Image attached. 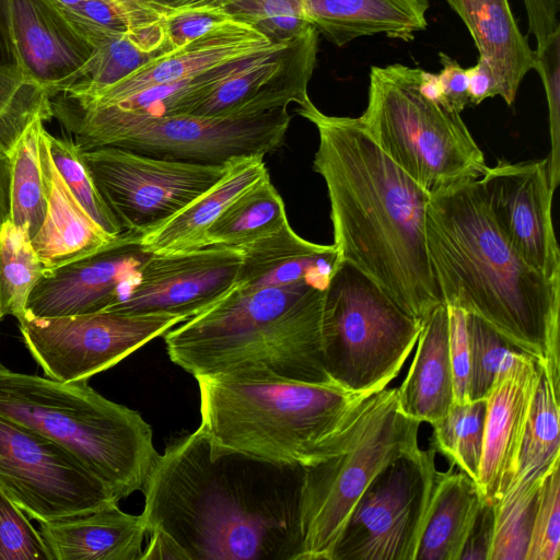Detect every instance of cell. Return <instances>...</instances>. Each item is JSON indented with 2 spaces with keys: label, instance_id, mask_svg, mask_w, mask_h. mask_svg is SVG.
I'll list each match as a JSON object with an SVG mask.
<instances>
[{
  "label": "cell",
  "instance_id": "obj_48",
  "mask_svg": "<svg viewBox=\"0 0 560 560\" xmlns=\"http://www.w3.org/2000/svg\"><path fill=\"white\" fill-rule=\"evenodd\" d=\"M527 20L528 33L536 38V48L541 47L560 26L558 14L560 0H523Z\"/></svg>",
  "mask_w": 560,
  "mask_h": 560
},
{
  "label": "cell",
  "instance_id": "obj_29",
  "mask_svg": "<svg viewBox=\"0 0 560 560\" xmlns=\"http://www.w3.org/2000/svg\"><path fill=\"white\" fill-rule=\"evenodd\" d=\"M453 468L439 471L416 560H459L485 501L477 483Z\"/></svg>",
  "mask_w": 560,
  "mask_h": 560
},
{
  "label": "cell",
  "instance_id": "obj_27",
  "mask_svg": "<svg viewBox=\"0 0 560 560\" xmlns=\"http://www.w3.org/2000/svg\"><path fill=\"white\" fill-rule=\"evenodd\" d=\"M416 346L408 373L397 387L398 405L406 416L432 425L454 402L445 303L435 307L423 322Z\"/></svg>",
  "mask_w": 560,
  "mask_h": 560
},
{
  "label": "cell",
  "instance_id": "obj_6",
  "mask_svg": "<svg viewBox=\"0 0 560 560\" xmlns=\"http://www.w3.org/2000/svg\"><path fill=\"white\" fill-rule=\"evenodd\" d=\"M0 417L72 453L119 502L142 490L159 457L150 424L88 382H60L0 363Z\"/></svg>",
  "mask_w": 560,
  "mask_h": 560
},
{
  "label": "cell",
  "instance_id": "obj_7",
  "mask_svg": "<svg viewBox=\"0 0 560 560\" xmlns=\"http://www.w3.org/2000/svg\"><path fill=\"white\" fill-rule=\"evenodd\" d=\"M51 117L81 151L116 147L152 158L223 165L273 153L284 141L287 107L245 117L147 115L80 104L65 93L49 98Z\"/></svg>",
  "mask_w": 560,
  "mask_h": 560
},
{
  "label": "cell",
  "instance_id": "obj_1",
  "mask_svg": "<svg viewBox=\"0 0 560 560\" xmlns=\"http://www.w3.org/2000/svg\"><path fill=\"white\" fill-rule=\"evenodd\" d=\"M302 477L300 466L218 448L199 427L159 455L140 516L186 560H299Z\"/></svg>",
  "mask_w": 560,
  "mask_h": 560
},
{
  "label": "cell",
  "instance_id": "obj_52",
  "mask_svg": "<svg viewBox=\"0 0 560 560\" xmlns=\"http://www.w3.org/2000/svg\"><path fill=\"white\" fill-rule=\"evenodd\" d=\"M149 542L140 560H186L183 552L176 547V545L164 534L153 530L148 533Z\"/></svg>",
  "mask_w": 560,
  "mask_h": 560
},
{
  "label": "cell",
  "instance_id": "obj_32",
  "mask_svg": "<svg viewBox=\"0 0 560 560\" xmlns=\"http://www.w3.org/2000/svg\"><path fill=\"white\" fill-rule=\"evenodd\" d=\"M73 21L93 48L88 62L86 78L72 85L81 90L95 91L113 85L152 59L171 52L150 49L129 32L110 30L91 22Z\"/></svg>",
  "mask_w": 560,
  "mask_h": 560
},
{
  "label": "cell",
  "instance_id": "obj_44",
  "mask_svg": "<svg viewBox=\"0 0 560 560\" xmlns=\"http://www.w3.org/2000/svg\"><path fill=\"white\" fill-rule=\"evenodd\" d=\"M446 305V304H445ZM448 315V351L454 382V401H469V345L466 312L446 305Z\"/></svg>",
  "mask_w": 560,
  "mask_h": 560
},
{
  "label": "cell",
  "instance_id": "obj_34",
  "mask_svg": "<svg viewBox=\"0 0 560 560\" xmlns=\"http://www.w3.org/2000/svg\"><path fill=\"white\" fill-rule=\"evenodd\" d=\"M546 475L534 478L515 476L500 498L492 502L494 535L490 560H526L539 491Z\"/></svg>",
  "mask_w": 560,
  "mask_h": 560
},
{
  "label": "cell",
  "instance_id": "obj_36",
  "mask_svg": "<svg viewBox=\"0 0 560 560\" xmlns=\"http://www.w3.org/2000/svg\"><path fill=\"white\" fill-rule=\"evenodd\" d=\"M486 398L453 402L447 413L432 424L431 445L476 483L483 448Z\"/></svg>",
  "mask_w": 560,
  "mask_h": 560
},
{
  "label": "cell",
  "instance_id": "obj_11",
  "mask_svg": "<svg viewBox=\"0 0 560 560\" xmlns=\"http://www.w3.org/2000/svg\"><path fill=\"white\" fill-rule=\"evenodd\" d=\"M436 451L402 455L386 465L354 505L330 560H416L438 480Z\"/></svg>",
  "mask_w": 560,
  "mask_h": 560
},
{
  "label": "cell",
  "instance_id": "obj_31",
  "mask_svg": "<svg viewBox=\"0 0 560 560\" xmlns=\"http://www.w3.org/2000/svg\"><path fill=\"white\" fill-rule=\"evenodd\" d=\"M288 222L285 205L267 176L237 196L207 229L202 247L240 248Z\"/></svg>",
  "mask_w": 560,
  "mask_h": 560
},
{
  "label": "cell",
  "instance_id": "obj_20",
  "mask_svg": "<svg viewBox=\"0 0 560 560\" xmlns=\"http://www.w3.org/2000/svg\"><path fill=\"white\" fill-rule=\"evenodd\" d=\"M539 366L521 352L495 378L486 401L483 448L477 486L482 498L494 502L513 481Z\"/></svg>",
  "mask_w": 560,
  "mask_h": 560
},
{
  "label": "cell",
  "instance_id": "obj_15",
  "mask_svg": "<svg viewBox=\"0 0 560 560\" xmlns=\"http://www.w3.org/2000/svg\"><path fill=\"white\" fill-rule=\"evenodd\" d=\"M241 261V248L225 246L152 253L136 281L106 310L170 314L187 320L235 288Z\"/></svg>",
  "mask_w": 560,
  "mask_h": 560
},
{
  "label": "cell",
  "instance_id": "obj_9",
  "mask_svg": "<svg viewBox=\"0 0 560 560\" xmlns=\"http://www.w3.org/2000/svg\"><path fill=\"white\" fill-rule=\"evenodd\" d=\"M422 69L373 66L369 98L359 117L377 145L429 192L480 177L485 156L460 113L419 90Z\"/></svg>",
  "mask_w": 560,
  "mask_h": 560
},
{
  "label": "cell",
  "instance_id": "obj_2",
  "mask_svg": "<svg viewBox=\"0 0 560 560\" xmlns=\"http://www.w3.org/2000/svg\"><path fill=\"white\" fill-rule=\"evenodd\" d=\"M296 113L318 132L313 168L327 188L340 260L423 323L444 303L427 247L430 192L377 145L360 118L327 115L310 97Z\"/></svg>",
  "mask_w": 560,
  "mask_h": 560
},
{
  "label": "cell",
  "instance_id": "obj_47",
  "mask_svg": "<svg viewBox=\"0 0 560 560\" xmlns=\"http://www.w3.org/2000/svg\"><path fill=\"white\" fill-rule=\"evenodd\" d=\"M442 70L438 74L445 103L460 113L469 106L466 69L444 52L439 54Z\"/></svg>",
  "mask_w": 560,
  "mask_h": 560
},
{
  "label": "cell",
  "instance_id": "obj_3",
  "mask_svg": "<svg viewBox=\"0 0 560 560\" xmlns=\"http://www.w3.org/2000/svg\"><path fill=\"white\" fill-rule=\"evenodd\" d=\"M425 237L444 303L479 316L532 357L560 394V282L528 266L511 245L479 177L430 192Z\"/></svg>",
  "mask_w": 560,
  "mask_h": 560
},
{
  "label": "cell",
  "instance_id": "obj_10",
  "mask_svg": "<svg viewBox=\"0 0 560 560\" xmlns=\"http://www.w3.org/2000/svg\"><path fill=\"white\" fill-rule=\"evenodd\" d=\"M422 326L368 276L340 260L322 316L323 361L329 378L353 392L383 390L399 374Z\"/></svg>",
  "mask_w": 560,
  "mask_h": 560
},
{
  "label": "cell",
  "instance_id": "obj_30",
  "mask_svg": "<svg viewBox=\"0 0 560 560\" xmlns=\"http://www.w3.org/2000/svg\"><path fill=\"white\" fill-rule=\"evenodd\" d=\"M49 118V105L38 109L7 150L11 162L10 221L31 240L39 231L47 211L40 143L44 121Z\"/></svg>",
  "mask_w": 560,
  "mask_h": 560
},
{
  "label": "cell",
  "instance_id": "obj_8",
  "mask_svg": "<svg viewBox=\"0 0 560 560\" xmlns=\"http://www.w3.org/2000/svg\"><path fill=\"white\" fill-rule=\"evenodd\" d=\"M421 422L399 408L397 387L365 398L319 462L302 467L299 560H330L365 489L394 459L419 448Z\"/></svg>",
  "mask_w": 560,
  "mask_h": 560
},
{
  "label": "cell",
  "instance_id": "obj_39",
  "mask_svg": "<svg viewBox=\"0 0 560 560\" xmlns=\"http://www.w3.org/2000/svg\"><path fill=\"white\" fill-rule=\"evenodd\" d=\"M217 7L272 44L289 42L312 26L303 14L301 0H222Z\"/></svg>",
  "mask_w": 560,
  "mask_h": 560
},
{
  "label": "cell",
  "instance_id": "obj_4",
  "mask_svg": "<svg viewBox=\"0 0 560 560\" xmlns=\"http://www.w3.org/2000/svg\"><path fill=\"white\" fill-rule=\"evenodd\" d=\"M328 285L303 282L231 290L164 335L172 362L194 377L260 372L332 382L324 366L322 316Z\"/></svg>",
  "mask_w": 560,
  "mask_h": 560
},
{
  "label": "cell",
  "instance_id": "obj_56",
  "mask_svg": "<svg viewBox=\"0 0 560 560\" xmlns=\"http://www.w3.org/2000/svg\"><path fill=\"white\" fill-rule=\"evenodd\" d=\"M0 320H1V318H0Z\"/></svg>",
  "mask_w": 560,
  "mask_h": 560
},
{
  "label": "cell",
  "instance_id": "obj_54",
  "mask_svg": "<svg viewBox=\"0 0 560 560\" xmlns=\"http://www.w3.org/2000/svg\"><path fill=\"white\" fill-rule=\"evenodd\" d=\"M419 90L427 98L434 102L445 103L438 74L422 69Z\"/></svg>",
  "mask_w": 560,
  "mask_h": 560
},
{
  "label": "cell",
  "instance_id": "obj_25",
  "mask_svg": "<svg viewBox=\"0 0 560 560\" xmlns=\"http://www.w3.org/2000/svg\"><path fill=\"white\" fill-rule=\"evenodd\" d=\"M306 21L342 47L355 38L383 34L410 42L428 26L429 0H301Z\"/></svg>",
  "mask_w": 560,
  "mask_h": 560
},
{
  "label": "cell",
  "instance_id": "obj_19",
  "mask_svg": "<svg viewBox=\"0 0 560 560\" xmlns=\"http://www.w3.org/2000/svg\"><path fill=\"white\" fill-rule=\"evenodd\" d=\"M10 15L26 81L50 98L86 78L92 45L54 0H10Z\"/></svg>",
  "mask_w": 560,
  "mask_h": 560
},
{
  "label": "cell",
  "instance_id": "obj_14",
  "mask_svg": "<svg viewBox=\"0 0 560 560\" xmlns=\"http://www.w3.org/2000/svg\"><path fill=\"white\" fill-rule=\"evenodd\" d=\"M185 322L170 314H90L19 322L25 348L45 375L60 382H88L152 339Z\"/></svg>",
  "mask_w": 560,
  "mask_h": 560
},
{
  "label": "cell",
  "instance_id": "obj_18",
  "mask_svg": "<svg viewBox=\"0 0 560 560\" xmlns=\"http://www.w3.org/2000/svg\"><path fill=\"white\" fill-rule=\"evenodd\" d=\"M319 33L303 34L218 83L188 112L203 117H245L302 104L310 96L318 52Z\"/></svg>",
  "mask_w": 560,
  "mask_h": 560
},
{
  "label": "cell",
  "instance_id": "obj_37",
  "mask_svg": "<svg viewBox=\"0 0 560 560\" xmlns=\"http://www.w3.org/2000/svg\"><path fill=\"white\" fill-rule=\"evenodd\" d=\"M470 400L486 398L497 376L522 352L479 316L466 313Z\"/></svg>",
  "mask_w": 560,
  "mask_h": 560
},
{
  "label": "cell",
  "instance_id": "obj_17",
  "mask_svg": "<svg viewBox=\"0 0 560 560\" xmlns=\"http://www.w3.org/2000/svg\"><path fill=\"white\" fill-rule=\"evenodd\" d=\"M151 255L140 235L122 232L86 256L45 270L30 293L26 315L57 317L104 311L136 281Z\"/></svg>",
  "mask_w": 560,
  "mask_h": 560
},
{
  "label": "cell",
  "instance_id": "obj_5",
  "mask_svg": "<svg viewBox=\"0 0 560 560\" xmlns=\"http://www.w3.org/2000/svg\"><path fill=\"white\" fill-rule=\"evenodd\" d=\"M200 428L218 448L288 466H311L329 452L358 406L373 394L334 382L260 372L198 376Z\"/></svg>",
  "mask_w": 560,
  "mask_h": 560
},
{
  "label": "cell",
  "instance_id": "obj_50",
  "mask_svg": "<svg viewBox=\"0 0 560 560\" xmlns=\"http://www.w3.org/2000/svg\"><path fill=\"white\" fill-rule=\"evenodd\" d=\"M0 72L24 79L12 36L10 0H0Z\"/></svg>",
  "mask_w": 560,
  "mask_h": 560
},
{
  "label": "cell",
  "instance_id": "obj_16",
  "mask_svg": "<svg viewBox=\"0 0 560 560\" xmlns=\"http://www.w3.org/2000/svg\"><path fill=\"white\" fill-rule=\"evenodd\" d=\"M479 182L497 224L523 260L546 279L560 282L547 159L499 160L487 165Z\"/></svg>",
  "mask_w": 560,
  "mask_h": 560
},
{
  "label": "cell",
  "instance_id": "obj_38",
  "mask_svg": "<svg viewBox=\"0 0 560 560\" xmlns=\"http://www.w3.org/2000/svg\"><path fill=\"white\" fill-rule=\"evenodd\" d=\"M44 137L58 172L79 203L106 234L119 236L124 231L98 192L74 142L54 137L46 129Z\"/></svg>",
  "mask_w": 560,
  "mask_h": 560
},
{
  "label": "cell",
  "instance_id": "obj_46",
  "mask_svg": "<svg viewBox=\"0 0 560 560\" xmlns=\"http://www.w3.org/2000/svg\"><path fill=\"white\" fill-rule=\"evenodd\" d=\"M494 535V505L485 500L465 542L459 560H490Z\"/></svg>",
  "mask_w": 560,
  "mask_h": 560
},
{
  "label": "cell",
  "instance_id": "obj_12",
  "mask_svg": "<svg viewBox=\"0 0 560 560\" xmlns=\"http://www.w3.org/2000/svg\"><path fill=\"white\" fill-rule=\"evenodd\" d=\"M80 158L122 231L140 236L212 187L231 164L164 160L116 147L80 150Z\"/></svg>",
  "mask_w": 560,
  "mask_h": 560
},
{
  "label": "cell",
  "instance_id": "obj_22",
  "mask_svg": "<svg viewBox=\"0 0 560 560\" xmlns=\"http://www.w3.org/2000/svg\"><path fill=\"white\" fill-rule=\"evenodd\" d=\"M242 261L235 289L250 291L303 282L329 284L340 262L334 244H316L298 235L289 221L276 232L240 247Z\"/></svg>",
  "mask_w": 560,
  "mask_h": 560
},
{
  "label": "cell",
  "instance_id": "obj_28",
  "mask_svg": "<svg viewBox=\"0 0 560 560\" xmlns=\"http://www.w3.org/2000/svg\"><path fill=\"white\" fill-rule=\"evenodd\" d=\"M269 176L264 158L252 156L231 162L226 173L164 223L141 235L147 250L155 254L202 248L207 229L242 192Z\"/></svg>",
  "mask_w": 560,
  "mask_h": 560
},
{
  "label": "cell",
  "instance_id": "obj_41",
  "mask_svg": "<svg viewBox=\"0 0 560 560\" xmlns=\"http://www.w3.org/2000/svg\"><path fill=\"white\" fill-rule=\"evenodd\" d=\"M560 460L547 472L539 491L526 560L560 558Z\"/></svg>",
  "mask_w": 560,
  "mask_h": 560
},
{
  "label": "cell",
  "instance_id": "obj_13",
  "mask_svg": "<svg viewBox=\"0 0 560 560\" xmlns=\"http://www.w3.org/2000/svg\"><path fill=\"white\" fill-rule=\"evenodd\" d=\"M0 490L38 523L118 504L108 488L72 453L3 417Z\"/></svg>",
  "mask_w": 560,
  "mask_h": 560
},
{
  "label": "cell",
  "instance_id": "obj_21",
  "mask_svg": "<svg viewBox=\"0 0 560 560\" xmlns=\"http://www.w3.org/2000/svg\"><path fill=\"white\" fill-rule=\"evenodd\" d=\"M277 45L247 25L195 40L156 57L107 88L85 91L70 86L62 93L84 105L106 106L144 89L173 83L228 61L269 50Z\"/></svg>",
  "mask_w": 560,
  "mask_h": 560
},
{
  "label": "cell",
  "instance_id": "obj_35",
  "mask_svg": "<svg viewBox=\"0 0 560 560\" xmlns=\"http://www.w3.org/2000/svg\"><path fill=\"white\" fill-rule=\"evenodd\" d=\"M44 273L28 235L8 220L0 229V318L21 322L32 289Z\"/></svg>",
  "mask_w": 560,
  "mask_h": 560
},
{
  "label": "cell",
  "instance_id": "obj_49",
  "mask_svg": "<svg viewBox=\"0 0 560 560\" xmlns=\"http://www.w3.org/2000/svg\"><path fill=\"white\" fill-rule=\"evenodd\" d=\"M38 89L21 77L0 72V129Z\"/></svg>",
  "mask_w": 560,
  "mask_h": 560
},
{
  "label": "cell",
  "instance_id": "obj_24",
  "mask_svg": "<svg viewBox=\"0 0 560 560\" xmlns=\"http://www.w3.org/2000/svg\"><path fill=\"white\" fill-rule=\"evenodd\" d=\"M38 524L52 560H140L147 535L141 516L118 504Z\"/></svg>",
  "mask_w": 560,
  "mask_h": 560
},
{
  "label": "cell",
  "instance_id": "obj_42",
  "mask_svg": "<svg viewBox=\"0 0 560 560\" xmlns=\"http://www.w3.org/2000/svg\"><path fill=\"white\" fill-rule=\"evenodd\" d=\"M244 26L247 25L233 19L220 7L165 8L166 36L174 50L195 40Z\"/></svg>",
  "mask_w": 560,
  "mask_h": 560
},
{
  "label": "cell",
  "instance_id": "obj_55",
  "mask_svg": "<svg viewBox=\"0 0 560 560\" xmlns=\"http://www.w3.org/2000/svg\"><path fill=\"white\" fill-rule=\"evenodd\" d=\"M163 8H178V7H201L212 5L217 7L222 0H154Z\"/></svg>",
  "mask_w": 560,
  "mask_h": 560
},
{
  "label": "cell",
  "instance_id": "obj_43",
  "mask_svg": "<svg viewBox=\"0 0 560 560\" xmlns=\"http://www.w3.org/2000/svg\"><path fill=\"white\" fill-rule=\"evenodd\" d=\"M0 560H52L39 530L1 490Z\"/></svg>",
  "mask_w": 560,
  "mask_h": 560
},
{
  "label": "cell",
  "instance_id": "obj_45",
  "mask_svg": "<svg viewBox=\"0 0 560 560\" xmlns=\"http://www.w3.org/2000/svg\"><path fill=\"white\" fill-rule=\"evenodd\" d=\"M73 20L128 32L126 23L107 0H54Z\"/></svg>",
  "mask_w": 560,
  "mask_h": 560
},
{
  "label": "cell",
  "instance_id": "obj_23",
  "mask_svg": "<svg viewBox=\"0 0 560 560\" xmlns=\"http://www.w3.org/2000/svg\"><path fill=\"white\" fill-rule=\"evenodd\" d=\"M445 1L468 28L479 58L489 65L497 96L512 105L521 82L534 69V49L521 32L509 0Z\"/></svg>",
  "mask_w": 560,
  "mask_h": 560
},
{
  "label": "cell",
  "instance_id": "obj_40",
  "mask_svg": "<svg viewBox=\"0 0 560 560\" xmlns=\"http://www.w3.org/2000/svg\"><path fill=\"white\" fill-rule=\"evenodd\" d=\"M534 70L541 79L548 106L550 154L547 172L553 194L560 179V26L541 47L535 48Z\"/></svg>",
  "mask_w": 560,
  "mask_h": 560
},
{
  "label": "cell",
  "instance_id": "obj_26",
  "mask_svg": "<svg viewBox=\"0 0 560 560\" xmlns=\"http://www.w3.org/2000/svg\"><path fill=\"white\" fill-rule=\"evenodd\" d=\"M44 131L40 158L47 211L31 242L45 271L86 256L116 237L106 234L72 195L51 159Z\"/></svg>",
  "mask_w": 560,
  "mask_h": 560
},
{
  "label": "cell",
  "instance_id": "obj_33",
  "mask_svg": "<svg viewBox=\"0 0 560 560\" xmlns=\"http://www.w3.org/2000/svg\"><path fill=\"white\" fill-rule=\"evenodd\" d=\"M539 366V381L527 418L515 476L540 477L560 460V407L546 371Z\"/></svg>",
  "mask_w": 560,
  "mask_h": 560
},
{
  "label": "cell",
  "instance_id": "obj_53",
  "mask_svg": "<svg viewBox=\"0 0 560 560\" xmlns=\"http://www.w3.org/2000/svg\"><path fill=\"white\" fill-rule=\"evenodd\" d=\"M11 212V162L8 153L0 149V229L10 220Z\"/></svg>",
  "mask_w": 560,
  "mask_h": 560
},
{
  "label": "cell",
  "instance_id": "obj_51",
  "mask_svg": "<svg viewBox=\"0 0 560 560\" xmlns=\"http://www.w3.org/2000/svg\"><path fill=\"white\" fill-rule=\"evenodd\" d=\"M468 77L469 105H478L488 97L497 96L495 83L489 65L481 58L466 69Z\"/></svg>",
  "mask_w": 560,
  "mask_h": 560
}]
</instances>
